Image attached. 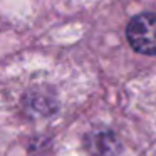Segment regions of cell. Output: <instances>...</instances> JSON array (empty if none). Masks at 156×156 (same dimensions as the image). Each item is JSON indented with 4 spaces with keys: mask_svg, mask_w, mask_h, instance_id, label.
Here are the masks:
<instances>
[{
    "mask_svg": "<svg viewBox=\"0 0 156 156\" xmlns=\"http://www.w3.org/2000/svg\"><path fill=\"white\" fill-rule=\"evenodd\" d=\"M27 104H29V109H30L32 112L47 114V112L52 111L51 102H49L45 98H42V96H34L32 99H29V101H27Z\"/></svg>",
    "mask_w": 156,
    "mask_h": 156,
    "instance_id": "3",
    "label": "cell"
},
{
    "mask_svg": "<svg viewBox=\"0 0 156 156\" xmlns=\"http://www.w3.org/2000/svg\"><path fill=\"white\" fill-rule=\"evenodd\" d=\"M84 144L91 156H118L121 151V143L118 141L116 134L106 129L89 133Z\"/></svg>",
    "mask_w": 156,
    "mask_h": 156,
    "instance_id": "2",
    "label": "cell"
},
{
    "mask_svg": "<svg viewBox=\"0 0 156 156\" xmlns=\"http://www.w3.org/2000/svg\"><path fill=\"white\" fill-rule=\"evenodd\" d=\"M128 41L134 51L156 55V14H141L128 25Z\"/></svg>",
    "mask_w": 156,
    "mask_h": 156,
    "instance_id": "1",
    "label": "cell"
}]
</instances>
